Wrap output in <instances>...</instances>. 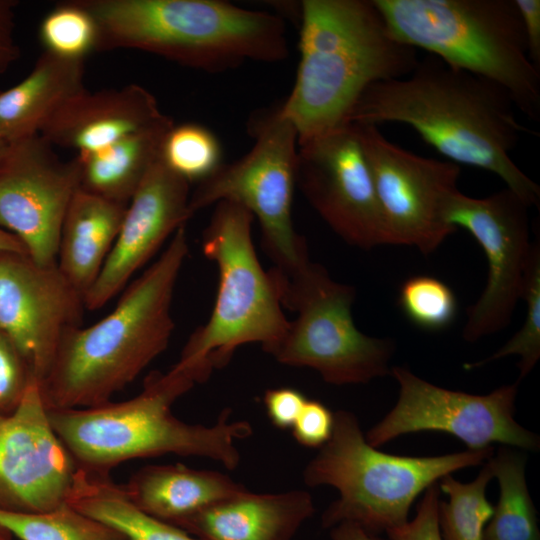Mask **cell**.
I'll list each match as a JSON object with an SVG mask.
<instances>
[{"label": "cell", "mask_w": 540, "mask_h": 540, "mask_svg": "<svg viewBox=\"0 0 540 540\" xmlns=\"http://www.w3.org/2000/svg\"><path fill=\"white\" fill-rule=\"evenodd\" d=\"M347 123L406 124L449 161L497 175L539 208V185L511 158L522 134L537 133L518 121L508 91L484 77L428 54L408 76L370 85Z\"/></svg>", "instance_id": "1"}, {"label": "cell", "mask_w": 540, "mask_h": 540, "mask_svg": "<svg viewBox=\"0 0 540 540\" xmlns=\"http://www.w3.org/2000/svg\"><path fill=\"white\" fill-rule=\"evenodd\" d=\"M188 252L183 225L159 258L126 286L109 314L64 334L39 384L47 410L111 401L166 350L175 326L174 291Z\"/></svg>", "instance_id": "2"}, {"label": "cell", "mask_w": 540, "mask_h": 540, "mask_svg": "<svg viewBox=\"0 0 540 540\" xmlns=\"http://www.w3.org/2000/svg\"><path fill=\"white\" fill-rule=\"evenodd\" d=\"M300 60L293 88L279 105L298 144L347 124L372 84L404 78L418 50L390 30L374 0H303Z\"/></svg>", "instance_id": "3"}, {"label": "cell", "mask_w": 540, "mask_h": 540, "mask_svg": "<svg viewBox=\"0 0 540 540\" xmlns=\"http://www.w3.org/2000/svg\"><path fill=\"white\" fill-rule=\"evenodd\" d=\"M197 383L192 372L173 366L153 371L139 394L125 401L72 409L47 410L50 425L77 468L110 473L137 458L167 454L208 458L226 469L238 467L237 440L253 433L245 420H230L222 410L210 426L190 424L171 410L174 402Z\"/></svg>", "instance_id": "4"}, {"label": "cell", "mask_w": 540, "mask_h": 540, "mask_svg": "<svg viewBox=\"0 0 540 540\" xmlns=\"http://www.w3.org/2000/svg\"><path fill=\"white\" fill-rule=\"evenodd\" d=\"M99 29L97 51L135 49L207 72L289 53L283 20L219 0H80Z\"/></svg>", "instance_id": "5"}, {"label": "cell", "mask_w": 540, "mask_h": 540, "mask_svg": "<svg viewBox=\"0 0 540 540\" xmlns=\"http://www.w3.org/2000/svg\"><path fill=\"white\" fill-rule=\"evenodd\" d=\"M493 447L437 456H399L368 444L356 415L334 413L330 439L305 466L309 487L331 486L339 497L322 513L321 526L353 523L380 535L404 525L415 499L446 475L486 462Z\"/></svg>", "instance_id": "6"}, {"label": "cell", "mask_w": 540, "mask_h": 540, "mask_svg": "<svg viewBox=\"0 0 540 540\" xmlns=\"http://www.w3.org/2000/svg\"><path fill=\"white\" fill-rule=\"evenodd\" d=\"M396 38L508 91L540 119V70L514 0H374Z\"/></svg>", "instance_id": "7"}, {"label": "cell", "mask_w": 540, "mask_h": 540, "mask_svg": "<svg viewBox=\"0 0 540 540\" xmlns=\"http://www.w3.org/2000/svg\"><path fill=\"white\" fill-rule=\"evenodd\" d=\"M253 215L220 201L202 238V251L218 269V289L209 319L184 345L175 366L191 371L198 383L225 367L236 350L256 343L271 354L288 326L270 270H264L252 241Z\"/></svg>", "instance_id": "8"}, {"label": "cell", "mask_w": 540, "mask_h": 540, "mask_svg": "<svg viewBox=\"0 0 540 540\" xmlns=\"http://www.w3.org/2000/svg\"><path fill=\"white\" fill-rule=\"evenodd\" d=\"M270 271L283 308L297 314L270 354L276 361L313 369L333 385L366 384L390 373L394 342L368 336L356 327L352 286L333 280L323 266L311 261L288 275L275 268Z\"/></svg>", "instance_id": "9"}, {"label": "cell", "mask_w": 540, "mask_h": 540, "mask_svg": "<svg viewBox=\"0 0 540 540\" xmlns=\"http://www.w3.org/2000/svg\"><path fill=\"white\" fill-rule=\"evenodd\" d=\"M255 142L240 159L221 164L190 193L189 212L220 201L238 204L256 217L275 269L291 274L309 261L307 245L292 221L298 135L279 106L252 122Z\"/></svg>", "instance_id": "10"}, {"label": "cell", "mask_w": 540, "mask_h": 540, "mask_svg": "<svg viewBox=\"0 0 540 540\" xmlns=\"http://www.w3.org/2000/svg\"><path fill=\"white\" fill-rule=\"evenodd\" d=\"M390 374L399 386L398 399L365 434L371 446L378 448L404 434L437 431L455 436L469 450L492 447V443L539 449V437L514 418L518 381L475 395L439 387L405 367H391Z\"/></svg>", "instance_id": "11"}, {"label": "cell", "mask_w": 540, "mask_h": 540, "mask_svg": "<svg viewBox=\"0 0 540 540\" xmlns=\"http://www.w3.org/2000/svg\"><path fill=\"white\" fill-rule=\"evenodd\" d=\"M368 165L388 243L427 255L457 229L444 207L458 190L460 165L423 157L389 141L378 126L352 123Z\"/></svg>", "instance_id": "12"}, {"label": "cell", "mask_w": 540, "mask_h": 540, "mask_svg": "<svg viewBox=\"0 0 540 540\" xmlns=\"http://www.w3.org/2000/svg\"><path fill=\"white\" fill-rule=\"evenodd\" d=\"M530 207L508 188L484 198L452 193L444 217L454 228L467 230L487 261V280L469 308L463 338L475 342L507 327L522 298L536 239L530 240Z\"/></svg>", "instance_id": "13"}, {"label": "cell", "mask_w": 540, "mask_h": 540, "mask_svg": "<svg viewBox=\"0 0 540 540\" xmlns=\"http://www.w3.org/2000/svg\"><path fill=\"white\" fill-rule=\"evenodd\" d=\"M296 185L348 244L362 249L389 244L354 124H344L298 144Z\"/></svg>", "instance_id": "14"}, {"label": "cell", "mask_w": 540, "mask_h": 540, "mask_svg": "<svg viewBox=\"0 0 540 540\" xmlns=\"http://www.w3.org/2000/svg\"><path fill=\"white\" fill-rule=\"evenodd\" d=\"M40 134L10 143L0 161V227L27 255L55 264L62 222L79 188L75 158L66 161Z\"/></svg>", "instance_id": "15"}, {"label": "cell", "mask_w": 540, "mask_h": 540, "mask_svg": "<svg viewBox=\"0 0 540 540\" xmlns=\"http://www.w3.org/2000/svg\"><path fill=\"white\" fill-rule=\"evenodd\" d=\"M84 295L57 264L41 265L26 254H0V330L40 384L64 334L80 326Z\"/></svg>", "instance_id": "16"}, {"label": "cell", "mask_w": 540, "mask_h": 540, "mask_svg": "<svg viewBox=\"0 0 540 540\" xmlns=\"http://www.w3.org/2000/svg\"><path fill=\"white\" fill-rule=\"evenodd\" d=\"M76 468L50 425L33 378L18 407L0 415V510L40 513L60 506Z\"/></svg>", "instance_id": "17"}, {"label": "cell", "mask_w": 540, "mask_h": 540, "mask_svg": "<svg viewBox=\"0 0 540 540\" xmlns=\"http://www.w3.org/2000/svg\"><path fill=\"white\" fill-rule=\"evenodd\" d=\"M189 182L159 160L126 207L115 243L84 297L86 310L105 306L131 282L168 237L192 217Z\"/></svg>", "instance_id": "18"}, {"label": "cell", "mask_w": 540, "mask_h": 540, "mask_svg": "<svg viewBox=\"0 0 540 540\" xmlns=\"http://www.w3.org/2000/svg\"><path fill=\"white\" fill-rule=\"evenodd\" d=\"M163 113L146 88L84 89L67 100L45 123L40 135L54 147L89 153L155 121Z\"/></svg>", "instance_id": "19"}, {"label": "cell", "mask_w": 540, "mask_h": 540, "mask_svg": "<svg viewBox=\"0 0 540 540\" xmlns=\"http://www.w3.org/2000/svg\"><path fill=\"white\" fill-rule=\"evenodd\" d=\"M314 512L313 498L305 490L252 493L247 489L175 526L199 540H294Z\"/></svg>", "instance_id": "20"}, {"label": "cell", "mask_w": 540, "mask_h": 540, "mask_svg": "<svg viewBox=\"0 0 540 540\" xmlns=\"http://www.w3.org/2000/svg\"><path fill=\"white\" fill-rule=\"evenodd\" d=\"M123 488L137 508L172 525L247 490L225 473L182 464L144 466Z\"/></svg>", "instance_id": "21"}, {"label": "cell", "mask_w": 540, "mask_h": 540, "mask_svg": "<svg viewBox=\"0 0 540 540\" xmlns=\"http://www.w3.org/2000/svg\"><path fill=\"white\" fill-rule=\"evenodd\" d=\"M85 61L42 52L16 85L0 90V137L8 144L40 133L49 118L83 91Z\"/></svg>", "instance_id": "22"}, {"label": "cell", "mask_w": 540, "mask_h": 540, "mask_svg": "<svg viewBox=\"0 0 540 540\" xmlns=\"http://www.w3.org/2000/svg\"><path fill=\"white\" fill-rule=\"evenodd\" d=\"M127 205L78 188L65 213L56 264L84 297L119 233Z\"/></svg>", "instance_id": "23"}, {"label": "cell", "mask_w": 540, "mask_h": 540, "mask_svg": "<svg viewBox=\"0 0 540 540\" xmlns=\"http://www.w3.org/2000/svg\"><path fill=\"white\" fill-rule=\"evenodd\" d=\"M173 120L162 114L152 123L99 150L77 154L79 188L128 205L143 179L159 160Z\"/></svg>", "instance_id": "24"}, {"label": "cell", "mask_w": 540, "mask_h": 540, "mask_svg": "<svg viewBox=\"0 0 540 540\" xmlns=\"http://www.w3.org/2000/svg\"><path fill=\"white\" fill-rule=\"evenodd\" d=\"M66 502L117 531L126 540H199L181 528L152 517L127 497L110 473L77 468Z\"/></svg>", "instance_id": "25"}, {"label": "cell", "mask_w": 540, "mask_h": 540, "mask_svg": "<svg viewBox=\"0 0 540 540\" xmlns=\"http://www.w3.org/2000/svg\"><path fill=\"white\" fill-rule=\"evenodd\" d=\"M500 495L483 540H540L537 513L525 477V453L502 446L488 459Z\"/></svg>", "instance_id": "26"}, {"label": "cell", "mask_w": 540, "mask_h": 540, "mask_svg": "<svg viewBox=\"0 0 540 540\" xmlns=\"http://www.w3.org/2000/svg\"><path fill=\"white\" fill-rule=\"evenodd\" d=\"M493 479L489 461L469 483L456 480L452 474L439 480V488L448 495L439 502L438 525L442 540H483L486 523L494 507L486 498V489Z\"/></svg>", "instance_id": "27"}, {"label": "cell", "mask_w": 540, "mask_h": 540, "mask_svg": "<svg viewBox=\"0 0 540 540\" xmlns=\"http://www.w3.org/2000/svg\"><path fill=\"white\" fill-rule=\"evenodd\" d=\"M0 526L20 540H126L113 527L67 502L40 513L0 510Z\"/></svg>", "instance_id": "28"}, {"label": "cell", "mask_w": 540, "mask_h": 540, "mask_svg": "<svg viewBox=\"0 0 540 540\" xmlns=\"http://www.w3.org/2000/svg\"><path fill=\"white\" fill-rule=\"evenodd\" d=\"M38 34L44 52L61 58L85 61L98 48L97 22L80 0L57 4L42 19Z\"/></svg>", "instance_id": "29"}, {"label": "cell", "mask_w": 540, "mask_h": 540, "mask_svg": "<svg viewBox=\"0 0 540 540\" xmlns=\"http://www.w3.org/2000/svg\"><path fill=\"white\" fill-rule=\"evenodd\" d=\"M218 138L197 123L173 125L164 138L160 160L186 181L200 182L222 164Z\"/></svg>", "instance_id": "30"}, {"label": "cell", "mask_w": 540, "mask_h": 540, "mask_svg": "<svg viewBox=\"0 0 540 540\" xmlns=\"http://www.w3.org/2000/svg\"><path fill=\"white\" fill-rule=\"evenodd\" d=\"M526 315L522 327L501 348L480 361L465 364V369L482 367L490 362L516 355L519 380L526 377L540 358V244L537 238L524 284L522 298ZM518 380V382H519Z\"/></svg>", "instance_id": "31"}, {"label": "cell", "mask_w": 540, "mask_h": 540, "mask_svg": "<svg viewBox=\"0 0 540 540\" xmlns=\"http://www.w3.org/2000/svg\"><path fill=\"white\" fill-rule=\"evenodd\" d=\"M398 304L412 324L427 331L447 328L458 311L453 290L440 279L428 275L406 279L399 290Z\"/></svg>", "instance_id": "32"}, {"label": "cell", "mask_w": 540, "mask_h": 540, "mask_svg": "<svg viewBox=\"0 0 540 540\" xmlns=\"http://www.w3.org/2000/svg\"><path fill=\"white\" fill-rule=\"evenodd\" d=\"M33 378L20 353L0 330V415L18 407Z\"/></svg>", "instance_id": "33"}, {"label": "cell", "mask_w": 540, "mask_h": 540, "mask_svg": "<svg viewBox=\"0 0 540 540\" xmlns=\"http://www.w3.org/2000/svg\"><path fill=\"white\" fill-rule=\"evenodd\" d=\"M440 488L438 483L429 486L417 506V513L404 525L386 532L389 540H442L438 525Z\"/></svg>", "instance_id": "34"}, {"label": "cell", "mask_w": 540, "mask_h": 540, "mask_svg": "<svg viewBox=\"0 0 540 540\" xmlns=\"http://www.w3.org/2000/svg\"><path fill=\"white\" fill-rule=\"evenodd\" d=\"M334 413L317 400L307 399L294 425L292 435L307 448H321L331 437Z\"/></svg>", "instance_id": "35"}, {"label": "cell", "mask_w": 540, "mask_h": 540, "mask_svg": "<svg viewBox=\"0 0 540 540\" xmlns=\"http://www.w3.org/2000/svg\"><path fill=\"white\" fill-rule=\"evenodd\" d=\"M306 401L303 393L289 387L269 389L263 397L267 416L279 429L292 428Z\"/></svg>", "instance_id": "36"}, {"label": "cell", "mask_w": 540, "mask_h": 540, "mask_svg": "<svg viewBox=\"0 0 540 540\" xmlns=\"http://www.w3.org/2000/svg\"><path fill=\"white\" fill-rule=\"evenodd\" d=\"M17 3L14 0H0V74L4 73L20 54L14 38Z\"/></svg>", "instance_id": "37"}, {"label": "cell", "mask_w": 540, "mask_h": 540, "mask_svg": "<svg viewBox=\"0 0 540 540\" xmlns=\"http://www.w3.org/2000/svg\"><path fill=\"white\" fill-rule=\"evenodd\" d=\"M514 1L521 16L529 58L540 70V1Z\"/></svg>", "instance_id": "38"}, {"label": "cell", "mask_w": 540, "mask_h": 540, "mask_svg": "<svg viewBox=\"0 0 540 540\" xmlns=\"http://www.w3.org/2000/svg\"><path fill=\"white\" fill-rule=\"evenodd\" d=\"M329 531L332 540H389L347 522L340 523L329 529Z\"/></svg>", "instance_id": "39"}, {"label": "cell", "mask_w": 540, "mask_h": 540, "mask_svg": "<svg viewBox=\"0 0 540 540\" xmlns=\"http://www.w3.org/2000/svg\"><path fill=\"white\" fill-rule=\"evenodd\" d=\"M1 253L27 255L26 249L21 241L16 236L0 227V254Z\"/></svg>", "instance_id": "40"}, {"label": "cell", "mask_w": 540, "mask_h": 540, "mask_svg": "<svg viewBox=\"0 0 540 540\" xmlns=\"http://www.w3.org/2000/svg\"><path fill=\"white\" fill-rule=\"evenodd\" d=\"M9 144L0 137V161L3 159Z\"/></svg>", "instance_id": "41"}, {"label": "cell", "mask_w": 540, "mask_h": 540, "mask_svg": "<svg viewBox=\"0 0 540 540\" xmlns=\"http://www.w3.org/2000/svg\"><path fill=\"white\" fill-rule=\"evenodd\" d=\"M11 533L0 526V540H12Z\"/></svg>", "instance_id": "42"}]
</instances>
